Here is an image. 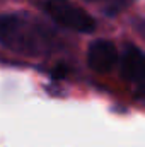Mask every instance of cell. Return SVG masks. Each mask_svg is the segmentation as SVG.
Returning <instances> with one entry per match:
<instances>
[{
  "label": "cell",
  "instance_id": "obj_1",
  "mask_svg": "<svg viewBox=\"0 0 145 147\" xmlns=\"http://www.w3.org/2000/svg\"><path fill=\"white\" fill-rule=\"evenodd\" d=\"M0 43L22 55H43L53 46V31L22 14H0Z\"/></svg>",
  "mask_w": 145,
  "mask_h": 147
},
{
  "label": "cell",
  "instance_id": "obj_2",
  "mask_svg": "<svg viewBox=\"0 0 145 147\" xmlns=\"http://www.w3.org/2000/svg\"><path fill=\"white\" fill-rule=\"evenodd\" d=\"M44 12L56 24L70 31H75V33L89 34L96 29L94 17L82 7L75 5L72 0H46Z\"/></svg>",
  "mask_w": 145,
  "mask_h": 147
},
{
  "label": "cell",
  "instance_id": "obj_3",
  "mask_svg": "<svg viewBox=\"0 0 145 147\" xmlns=\"http://www.w3.org/2000/svg\"><path fill=\"white\" fill-rule=\"evenodd\" d=\"M87 65L96 74H109L118 65V50L109 39H96L87 50Z\"/></svg>",
  "mask_w": 145,
  "mask_h": 147
},
{
  "label": "cell",
  "instance_id": "obj_4",
  "mask_svg": "<svg viewBox=\"0 0 145 147\" xmlns=\"http://www.w3.org/2000/svg\"><path fill=\"white\" fill-rule=\"evenodd\" d=\"M118 65H119V74L125 80L135 84L137 87L144 82L145 79V53L133 46V45H126L121 51V55H118Z\"/></svg>",
  "mask_w": 145,
  "mask_h": 147
},
{
  "label": "cell",
  "instance_id": "obj_5",
  "mask_svg": "<svg viewBox=\"0 0 145 147\" xmlns=\"http://www.w3.org/2000/svg\"><path fill=\"white\" fill-rule=\"evenodd\" d=\"M84 2H89V3H103V14L106 17H114L118 16L121 10H125L132 2L135 0H84Z\"/></svg>",
  "mask_w": 145,
  "mask_h": 147
},
{
  "label": "cell",
  "instance_id": "obj_6",
  "mask_svg": "<svg viewBox=\"0 0 145 147\" xmlns=\"http://www.w3.org/2000/svg\"><path fill=\"white\" fill-rule=\"evenodd\" d=\"M137 91H138L137 94H138L140 98H145V79H144V82H142V84H140V86L137 87Z\"/></svg>",
  "mask_w": 145,
  "mask_h": 147
}]
</instances>
